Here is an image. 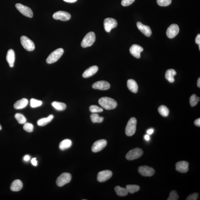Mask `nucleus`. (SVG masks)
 Here are the masks:
<instances>
[{
    "label": "nucleus",
    "mask_w": 200,
    "mask_h": 200,
    "mask_svg": "<svg viewBox=\"0 0 200 200\" xmlns=\"http://www.w3.org/2000/svg\"><path fill=\"white\" fill-rule=\"evenodd\" d=\"M63 1L67 2L73 3L75 2H76L77 1V0H63Z\"/></svg>",
    "instance_id": "a18cd8bd"
},
{
    "label": "nucleus",
    "mask_w": 200,
    "mask_h": 200,
    "mask_svg": "<svg viewBox=\"0 0 200 200\" xmlns=\"http://www.w3.org/2000/svg\"><path fill=\"white\" fill-rule=\"evenodd\" d=\"M172 0H157L158 4L161 7H167L171 4Z\"/></svg>",
    "instance_id": "e433bc0d"
},
{
    "label": "nucleus",
    "mask_w": 200,
    "mask_h": 200,
    "mask_svg": "<svg viewBox=\"0 0 200 200\" xmlns=\"http://www.w3.org/2000/svg\"><path fill=\"white\" fill-rule=\"evenodd\" d=\"M42 101L35 99H31L30 101V104L31 107L32 108L39 107L42 105Z\"/></svg>",
    "instance_id": "72a5a7b5"
},
{
    "label": "nucleus",
    "mask_w": 200,
    "mask_h": 200,
    "mask_svg": "<svg viewBox=\"0 0 200 200\" xmlns=\"http://www.w3.org/2000/svg\"><path fill=\"white\" fill-rule=\"evenodd\" d=\"M92 87L93 89L101 90H106L110 88L111 86L109 82L105 81H99L93 84Z\"/></svg>",
    "instance_id": "f3484780"
},
{
    "label": "nucleus",
    "mask_w": 200,
    "mask_h": 200,
    "mask_svg": "<svg viewBox=\"0 0 200 200\" xmlns=\"http://www.w3.org/2000/svg\"><path fill=\"white\" fill-rule=\"evenodd\" d=\"M145 138L146 141H148L150 140L149 136L148 135H146L145 136Z\"/></svg>",
    "instance_id": "de8ad7c7"
},
{
    "label": "nucleus",
    "mask_w": 200,
    "mask_h": 200,
    "mask_svg": "<svg viewBox=\"0 0 200 200\" xmlns=\"http://www.w3.org/2000/svg\"><path fill=\"white\" fill-rule=\"evenodd\" d=\"M137 26L138 29L147 37H149L152 35L151 29L149 26L144 25L141 22H138Z\"/></svg>",
    "instance_id": "a211bd4d"
},
{
    "label": "nucleus",
    "mask_w": 200,
    "mask_h": 200,
    "mask_svg": "<svg viewBox=\"0 0 200 200\" xmlns=\"http://www.w3.org/2000/svg\"><path fill=\"white\" fill-rule=\"evenodd\" d=\"M126 188L127 189L128 193H133L139 191L140 187L137 185H129L126 186Z\"/></svg>",
    "instance_id": "7c9ffc66"
},
{
    "label": "nucleus",
    "mask_w": 200,
    "mask_h": 200,
    "mask_svg": "<svg viewBox=\"0 0 200 200\" xmlns=\"http://www.w3.org/2000/svg\"><path fill=\"white\" fill-rule=\"evenodd\" d=\"M178 199L179 196L177 194V192L172 191L170 192L169 197L167 200H177Z\"/></svg>",
    "instance_id": "4c0bfd02"
},
{
    "label": "nucleus",
    "mask_w": 200,
    "mask_h": 200,
    "mask_svg": "<svg viewBox=\"0 0 200 200\" xmlns=\"http://www.w3.org/2000/svg\"><path fill=\"white\" fill-rule=\"evenodd\" d=\"M135 0H122L121 4L123 7H127L132 4Z\"/></svg>",
    "instance_id": "58836bf2"
},
{
    "label": "nucleus",
    "mask_w": 200,
    "mask_h": 200,
    "mask_svg": "<svg viewBox=\"0 0 200 200\" xmlns=\"http://www.w3.org/2000/svg\"><path fill=\"white\" fill-rule=\"evenodd\" d=\"M91 118L92 122L93 123H102L103 121L104 118L100 117L97 113H93L91 115Z\"/></svg>",
    "instance_id": "c85d7f7f"
},
{
    "label": "nucleus",
    "mask_w": 200,
    "mask_h": 200,
    "mask_svg": "<svg viewBox=\"0 0 200 200\" xmlns=\"http://www.w3.org/2000/svg\"><path fill=\"white\" fill-rule=\"evenodd\" d=\"M15 117L18 123L21 124H23L26 123L27 119L25 116L19 113H16L15 115Z\"/></svg>",
    "instance_id": "473e14b6"
},
{
    "label": "nucleus",
    "mask_w": 200,
    "mask_h": 200,
    "mask_svg": "<svg viewBox=\"0 0 200 200\" xmlns=\"http://www.w3.org/2000/svg\"><path fill=\"white\" fill-rule=\"evenodd\" d=\"M90 112L92 113H97L103 112V109L97 105H91L89 107Z\"/></svg>",
    "instance_id": "f704fd0d"
},
{
    "label": "nucleus",
    "mask_w": 200,
    "mask_h": 200,
    "mask_svg": "<svg viewBox=\"0 0 200 200\" xmlns=\"http://www.w3.org/2000/svg\"><path fill=\"white\" fill-rule=\"evenodd\" d=\"M2 129V127L1 125H0V131Z\"/></svg>",
    "instance_id": "8fccbe9b"
},
{
    "label": "nucleus",
    "mask_w": 200,
    "mask_h": 200,
    "mask_svg": "<svg viewBox=\"0 0 200 200\" xmlns=\"http://www.w3.org/2000/svg\"><path fill=\"white\" fill-rule=\"evenodd\" d=\"M195 42L196 43H197V44H200V35L199 34H198L197 37H196L195 39Z\"/></svg>",
    "instance_id": "79ce46f5"
},
{
    "label": "nucleus",
    "mask_w": 200,
    "mask_h": 200,
    "mask_svg": "<svg viewBox=\"0 0 200 200\" xmlns=\"http://www.w3.org/2000/svg\"><path fill=\"white\" fill-rule=\"evenodd\" d=\"M143 154V151L139 148H135L130 150L126 155V158L128 160L132 161L139 158Z\"/></svg>",
    "instance_id": "39448f33"
},
{
    "label": "nucleus",
    "mask_w": 200,
    "mask_h": 200,
    "mask_svg": "<svg viewBox=\"0 0 200 200\" xmlns=\"http://www.w3.org/2000/svg\"><path fill=\"white\" fill-rule=\"evenodd\" d=\"M107 141L105 139H101L96 141L92 147V151L93 152H98L103 150L107 146Z\"/></svg>",
    "instance_id": "9d476101"
},
{
    "label": "nucleus",
    "mask_w": 200,
    "mask_h": 200,
    "mask_svg": "<svg viewBox=\"0 0 200 200\" xmlns=\"http://www.w3.org/2000/svg\"><path fill=\"white\" fill-rule=\"evenodd\" d=\"M95 33L93 32H89L86 35L81 42L82 47L85 48L91 47L95 41Z\"/></svg>",
    "instance_id": "20e7f679"
},
{
    "label": "nucleus",
    "mask_w": 200,
    "mask_h": 200,
    "mask_svg": "<svg viewBox=\"0 0 200 200\" xmlns=\"http://www.w3.org/2000/svg\"><path fill=\"white\" fill-rule=\"evenodd\" d=\"M16 8L21 12L22 14L28 18H31L33 17V13L30 8L24 5L21 3H17L15 5Z\"/></svg>",
    "instance_id": "6e6552de"
},
{
    "label": "nucleus",
    "mask_w": 200,
    "mask_h": 200,
    "mask_svg": "<svg viewBox=\"0 0 200 200\" xmlns=\"http://www.w3.org/2000/svg\"><path fill=\"white\" fill-rule=\"evenodd\" d=\"M189 165V163L187 161H179L176 163V169L180 172L186 173L188 171Z\"/></svg>",
    "instance_id": "dca6fc26"
},
{
    "label": "nucleus",
    "mask_w": 200,
    "mask_h": 200,
    "mask_svg": "<svg viewBox=\"0 0 200 200\" xmlns=\"http://www.w3.org/2000/svg\"><path fill=\"white\" fill-rule=\"evenodd\" d=\"M112 176V172L111 171L109 170H105L100 172L98 173L97 180L100 182H103L111 178Z\"/></svg>",
    "instance_id": "ddd939ff"
},
{
    "label": "nucleus",
    "mask_w": 200,
    "mask_h": 200,
    "mask_svg": "<svg viewBox=\"0 0 200 200\" xmlns=\"http://www.w3.org/2000/svg\"><path fill=\"white\" fill-rule=\"evenodd\" d=\"M199 194L197 193H195L189 195L186 199V200H197Z\"/></svg>",
    "instance_id": "ea45409f"
},
{
    "label": "nucleus",
    "mask_w": 200,
    "mask_h": 200,
    "mask_svg": "<svg viewBox=\"0 0 200 200\" xmlns=\"http://www.w3.org/2000/svg\"><path fill=\"white\" fill-rule=\"evenodd\" d=\"M72 176L68 173H63L59 176L57 180L56 183L59 187H63L71 181Z\"/></svg>",
    "instance_id": "0eeeda50"
},
{
    "label": "nucleus",
    "mask_w": 200,
    "mask_h": 200,
    "mask_svg": "<svg viewBox=\"0 0 200 200\" xmlns=\"http://www.w3.org/2000/svg\"><path fill=\"white\" fill-rule=\"evenodd\" d=\"M104 27L106 32H110L111 30L117 27V21L112 18H107L104 21Z\"/></svg>",
    "instance_id": "1a4fd4ad"
},
{
    "label": "nucleus",
    "mask_w": 200,
    "mask_h": 200,
    "mask_svg": "<svg viewBox=\"0 0 200 200\" xmlns=\"http://www.w3.org/2000/svg\"><path fill=\"white\" fill-rule=\"evenodd\" d=\"M115 191L117 195L120 197H125L128 193V192L127 189L120 187L118 186L115 187Z\"/></svg>",
    "instance_id": "bb28decb"
},
{
    "label": "nucleus",
    "mask_w": 200,
    "mask_h": 200,
    "mask_svg": "<svg viewBox=\"0 0 200 200\" xmlns=\"http://www.w3.org/2000/svg\"><path fill=\"white\" fill-rule=\"evenodd\" d=\"M139 173L143 177H151L155 173V171L153 168L148 167L147 166H142L138 168Z\"/></svg>",
    "instance_id": "9b49d317"
},
{
    "label": "nucleus",
    "mask_w": 200,
    "mask_h": 200,
    "mask_svg": "<svg viewBox=\"0 0 200 200\" xmlns=\"http://www.w3.org/2000/svg\"><path fill=\"white\" fill-rule=\"evenodd\" d=\"M200 101V98L195 94L192 95L189 99V102L191 107H193L197 104Z\"/></svg>",
    "instance_id": "2f4dec72"
},
{
    "label": "nucleus",
    "mask_w": 200,
    "mask_h": 200,
    "mask_svg": "<svg viewBox=\"0 0 200 200\" xmlns=\"http://www.w3.org/2000/svg\"><path fill=\"white\" fill-rule=\"evenodd\" d=\"M64 53L62 48H59L52 52L48 57L46 62L48 64H52L58 60Z\"/></svg>",
    "instance_id": "f03ea898"
},
{
    "label": "nucleus",
    "mask_w": 200,
    "mask_h": 200,
    "mask_svg": "<svg viewBox=\"0 0 200 200\" xmlns=\"http://www.w3.org/2000/svg\"><path fill=\"white\" fill-rule=\"evenodd\" d=\"M127 87L130 91L133 93H137L138 89V85L135 80L130 79L127 81Z\"/></svg>",
    "instance_id": "412c9836"
},
{
    "label": "nucleus",
    "mask_w": 200,
    "mask_h": 200,
    "mask_svg": "<svg viewBox=\"0 0 200 200\" xmlns=\"http://www.w3.org/2000/svg\"><path fill=\"white\" fill-rule=\"evenodd\" d=\"M28 103V101L27 99L23 98L16 102L14 105V108L17 109H23L27 107Z\"/></svg>",
    "instance_id": "5701e85b"
},
{
    "label": "nucleus",
    "mask_w": 200,
    "mask_h": 200,
    "mask_svg": "<svg viewBox=\"0 0 200 200\" xmlns=\"http://www.w3.org/2000/svg\"><path fill=\"white\" fill-rule=\"evenodd\" d=\"M31 163L32 165L34 166H37L38 165V161L36 158H33L31 160Z\"/></svg>",
    "instance_id": "a19ab883"
},
{
    "label": "nucleus",
    "mask_w": 200,
    "mask_h": 200,
    "mask_svg": "<svg viewBox=\"0 0 200 200\" xmlns=\"http://www.w3.org/2000/svg\"><path fill=\"white\" fill-rule=\"evenodd\" d=\"M177 74V72L173 69L168 70L166 72L165 78L168 81L171 83H173L175 81L174 77Z\"/></svg>",
    "instance_id": "b1692460"
},
{
    "label": "nucleus",
    "mask_w": 200,
    "mask_h": 200,
    "mask_svg": "<svg viewBox=\"0 0 200 200\" xmlns=\"http://www.w3.org/2000/svg\"><path fill=\"white\" fill-rule=\"evenodd\" d=\"M197 86L199 88L200 87V78L198 79L197 82Z\"/></svg>",
    "instance_id": "09e8293b"
},
{
    "label": "nucleus",
    "mask_w": 200,
    "mask_h": 200,
    "mask_svg": "<svg viewBox=\"0 0 200 200\" xmlns=\"http://www.w3.org/2000/svg\"><path fill=\"white\" fill-rule=\"evenodd\" d=\"M21 42L22 45L27 51H32L35 49L34 43L26 36H22L21 38Z\"/></svg>",
    "instance_id": "423d86ee"
},
{
    "label": "nucleus",
    "mask_w": 200,
    "mask_h": 200,
    "mask_svg": "<svg viewBox=\"0 0 200 200\" xmlns=\"http://www.w3.org/2000/svg\"><path fill=\"white\" fill-rule=\"evenodd\" d=\"M15 59V55L14 51L12 49L9 50L7 52L6 59L10 67L13 68L14 67Z\"/></svg>",
    "instance_id": "6ab92c4d"
},
{
    "label": "nucleus",
    "mask_w": 200,
    "mask_h": 200,
    "mask_svg": "<svg viewBox=\"0 0 200 200\" xmlns=\"http://www.w3.org/2000/svg\"><path fill=\"white\" fill-rule=\"evenodd\" d=\"M23 187V183L21 180H15L13 182L10 188L12 191L18 192L20 191Z\"/></svg>",
    "instance_id": "4be33fe9"
},
{
    "label": "nucleus",
    "mask_w": 200,
    "mask_h": 200,
    "mask_svg": "<svg viewBox=\"0 0 200 200\" xmlns=\"http://www.w3.org/2000/svg\"><path fill=\"white\" fill-rule=\"evenodd\" d=\"M53 17L56 20L62 21H68L71 18V15L68 12L64 11H59L53 14Z\"/></svg>",
    "instance_id": "f8f14e48"
},
{
    "label": "nucleus",
    "mask_w": 200,
    "mask_h": 200,
    "mask_svg": "<svg viewBox=\"0 0 200 200\" xmlns=\"http://www.w3.org/2000/svg\"><path fill=\"white\" fill-rule=\"evenodd\" d=\"M23 159L26 162H28L29 161L30 159V156L28 155H26L23 158Z\"/></svg>",
    "instance_id": "c03bdc74"
},
{
    "label": "nucleus",
    "mask_w": 200,
    "mask_h": 200,
    "mask_svg": "<svg viewBox=\"0 0 200 200\" xmlns=\"http://www.w3.org/2000/svg\"><path fill=\"white\" fill-rule=\"evenodd\" d=\"M72 145V142L71 140L66 139L60 142L59 148L62 151L69 149Z\"/></svg>",
    "instance_id": "393cba45"
},
{
    "label": "nucleus",
    "mask_w": 200,
    "mask_h": 200,
    "mask_svg": "<svg viewBox=\"0 0 200 200\" xmlns=\"http://www.w3.org/2000/svg\"><path fill=\"white\" fill-rule=\"evenodd\" d=\"M179 31V28L177 24H173L168 28L167 31V37L169 38H173L177 36Z\"/></svg>",
    "instance_id": "4468645a"
},
{
    "label": "nucleus",
    "mask_w": 200,
    "mask_h": 200,
    "mask_svg": "<svg viewBox=\"0 0 200 200\" xmlns=\"http://www.w3.org/2000/svg\"><path fill=\"white\" fill-rule=\"evenodd\" d=\"M99 104L106 110L114 109L117 106V103L115 100L109 97H103L99 100Z\"/></svg>",
    "instance_id": "f257e3e1"
},
{
    "label": "nucleus",
    "mask_w": 200,
    "mask_h": 200,
    "mask_svg": "<svg viewBox=\"0 0 200 200\" xmlns=\"http://www.w3.org/2000/svg\"><path fill=\"white\" fill-rule=\"evenodd\" d=\"M23 128L26 131L31 133L33 131L34 127L31 123H25L23 125Z\"/></svg>",
    "instance_id": "c9c22d12"
},
{
    "label": "nucleus",
    "mask_w": 200,
    "mask_h": 200,
    "mask_svg": "<svg viewBox=\"0 0 200 200\" xmlns=\"http://www.w3.org/2000/svg\"><path fill=\"white\" fill-rule=\"evenodd\" d=\"M143 49L141 46L134 44L131 46L129 49L130 52L134 57L137 58L141 57V53L143 51Z\"/></svg>",
    "instance_id": "2eb2a0df"
},
{
    "label": "nucleus",
    "mask_w": 200,
    "mask_h": 200,
    "mask_svg": "<svg viewBox=\"0 0 200 200\" xmlns=\"http://www.w3.org/2000/svg\"><path fill=\"white\" fill-rule=\"evenodd\" d=\"M194 124L197 127H200V119L198 118L197 119L195 120L194 122Z\"/></svg>",
    "instance_id": "37998d69"
},
{
    "label": "nucleus",
    "mask_w": 200,
    "mask_h": 200,
    "mask_svg": "<svg viewBox=\"0 0 200 200\" xmlns=\"http://www.w3.org/2000/svg\"><path fill=\"white\" fill-rule=\"evenodd\" d=\"M53 116L51 115L47 118H43L40 119L37 122L38 125L41 127L45 126L50 123L53 120Z\"/></svg>",
    "instance_id": "a878e982"
},
{
    "label": "nucleus",
    "mask_w": 200,
    "mask_h": 200,
    "mask_svg": "<svg viewBox=\"0 0 200 200\" xmlns=\"http://www.w3.org/2000/svg\"><path fill=\"white\" fill-rule=\"evenodd\" d=\"M154 130L153 129H150L147 132V133L149 135H151L153 132Z\"/></svg>",
    "instance_id": "49530a36"
},
{
    "label": "nucleus",
    "mask_w": 200,
    "mask_h": 200,
    "mask_svg": "<svg viewBox=\"0 0 200 200\" xmlns=\"http://www.w3.org/2000/svg\"><path fill=\"white\" fill-rule=\"evenodd\" d=\"M159 113L164 117H167L169 114V110L164 105H161L158 109Z\"/></svg>",
    "instance_id": "c756f323"
},
{
    "label": "nucleus",
    "mask_w": 200,
    "mask_h": 200,
    "mask_svg": "<svg viewBox=\"0 0 200 200\" xmlns=\"http://www.w3.org/2000/svg\"><path fill=\"white\" fill-rule=\"evenodd\" d=\"M52 105L55 108L59 111H63L67 108V105L65 103L59 102H53L52 103Z\"/></svg>",
    "instance_id": "cd10ccee"
},
{
    "label": "nucleus",
    "mask_w": 200,
    "mask_h": 200,
    "mask_svg": "<svg viewBox=\"0 0 200 200\" xmlns=\"http://www.w3.org/2000/svg\"><path fill=\"white\" fill-rule=\"evenodd\" d=\"M137 120L134 117L131 118L127 123L125 129L126 134L129 137L133 136L135 133Z\"/></svg>",
    "instance_id": "7ed1b4c3"
},
{
    "label": "nucleus",
    "mask_w": 200,
    "mask_h": 200,
    "mask_svg": "<svg viewBox=\"0 0 200 200\" xmlns=\"http://www.w3.org/2000/svg\"><path fill=\"white\" fill-rule=\"evenodd\" d=\"M98 67L97 66H93L86 70L84 72L82 76L83 78H88L92 77L97 72Z\"/></svg>",
    "instance_id": "aec40b11"
}]
</instances>
